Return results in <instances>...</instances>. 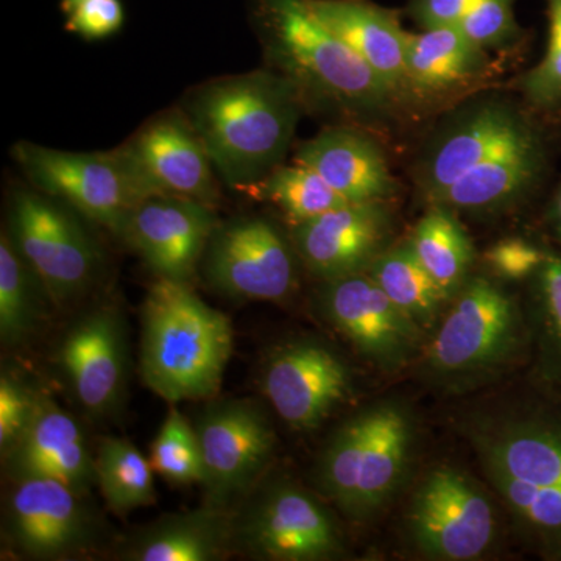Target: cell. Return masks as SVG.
<instances>
[{"instance_id": "1", "label": "cell", "mask_w": 561, "mask_h": 561, "mask_svg": "<svg viewBox=\"0 0 561 561\" xmlns=\"http://www.w3.org/2000/svg\"><path fill=\"white\" fill-rule=\"evenodd\" d=\"M253 18L268 68L295 84L306 110L367 131L381 130L405 113L375 70L302 0H253Z\"/></svg>"}, {"instance_id": "2", "label": "cell", "mask_w": 561, "mask_h": 561, "mask_svg": "<svg viewBox=\"0 0 561 561\" xmlns=\"http://www.w3.org/2000/svg\"><path fill=\"white\" fill-rule=\"evenodd\" d=\"M538 387L537 401L472 420L465 434L523 541L561 560V398Z\"/></svg>"}, {"instance_id": "3", "label": "cell", "mask_w": 561, "mask_h": 561, "mask_svg": "<svg viewBox=\"0 0 561 561\" xmlns=\"http://www.w3.org/2000/svg\"><path fill=\"white\" fill-rule=\"evenodd\" d=\"M183 111L217 175L249 192L283 165L308 110L289 79L264 68L206 81L187 95Z\"/></svg>"}, {"instance_id": "4", "label": "cell", "mask_w": 561, "mask_h": 561, "mask_svg": "<svg viewBox=\"0 0 561 561\" xmlns=\"http://www.w3.org/2000/svg\"><path fill=\"white\" fill-rule=\"evenodd\" d=\"M234 332L191 284L157 278L142 306L140 376L162 400L202 401L220 390Z\"/></svg>"}, {"instance_id": "5", "label": "cell", "mask_w": 561, "mask_h": 561, "mask_svg": "<svg viewBox=\"0 0 561 561\" xmlns=\"http://www.w3.org/2000/svg\"><path fill=\"white\" fill-rule=\"evenodd\" d=\"M416 438L408 405L389 400L362 409L320 453L313 468L317 489L354 522H370L408 479Z\"/></svg>"}, {"instance_id": "6", "label": "cell", "mask_w": 561, "mask_h": 561, "mask_svg": "<svg viewBox=\"0 0 561 561\" xmlns=\"http://www.w3.org/2000/svg\"><path fill=\"white\" fill-rule=\"evenodd\" d=\"M423 348L427 381L445 390L470 389L493 378L530 348L522 306L486 276H472L448 302Z\"/></svg>"}, {"instance_id": "7", "label": "cell", "mask_w": 561, "mask_h": 561, "mask_svg": "<svg viewBox=\"0 0 561 561\" xmlns=\"http://www.w3.org/2000/svg\"><path fill=\"white\" fill-rule=\"evenodd\" d=\"M11 154L35 190L108 228L117 238L131 209L151 195L124 146L110 151H68L20 140Z\"/></svg>"}, {"instance_id": "8", "label": "cell", "mask_w": 561, "mask_h": 561, "mask_svg": "<svg viewBox=\"0 0 561 561\" xmlns=\"http://www.w3.org/2000/svg\"><path fill=\"white\" fill-rule=\"evenodd\" d=\"M537 139V127L508 99H472L446 114L432 130L421 147L413 180L421 195L434 203L472 169Z\"/></svg>"}, {"instance_id": "9", "label": "cell", "mask_w": 561, "mask_h": 561, "mask_svg": "<svg viewBox=\"0 0 561 561\" xmlns=\"http://www.w3.org/2000/svg\"><path fill=\"white\" fill-rule=\"evenodd\" d=\"M72 210L38 190L11 194L7 231L55 305L83 294L101 267L98 245Z\"/></svg>"}, {"instance_id": "10", "label": "cell", "mask_w": 561, "mask_h": 561, "mask_svg": "<svg viewBox=\"0 0 561 561\" xmlns=\"http://www.w3.org/2000/svg\"><path fill=\"white\" fill-rule=\"evenodd\" d=\"M405 523L413 548L431 560L481 559L497 535V515L489 493L470 474L449 465L423 476Z\"/></svg>"}, {"instance_id": "11", "label": "cell", "mask_w": 561, "mask_h": 561, "mask_svg": "<svg viewBox=\"0 0 561 561\" xmlns=\"http://www.w3.org/2000/svg\"><path fill=\"white\" fill-rule=\"evenodd\" d=\"M297 250L264 217L219 224L202 267L214 290L234 300L283 301L298 279Z\"/></svg>"}, {"instance_id": "12", "label": "cell", "mask_w": 561, "mask_h": 561, "mask_svg": "<svg viewBox=\"0 0 561 561\" xmlns=\"http://www.w3.org/2000/svg\"><path fill=\"white\" fill-rule=\"evenodd\" d=\"M238 546L257 559L276 561L331 560L343 553L331 512L286 479L267 483L238 515Z\"/></svg>"}, {"instance_id": "13", "label": "cell", "mask_w": 561, "mask_h": 561, "mask_svg": "<svg viewBox=\"0 0 561 561\" xmlns=\"http://www.w3.org/2000/svg\"><path fill=\"white\" fill-rule=\"evenodd\" d=\"M205 463L206 504L231 508L267 468L276 435L265 412L250 400L214 402L195 424Z\"/></svg>"}, {"instance_id": "14", "label": "cell", "mask_w": 561, "mask_h": 561, "mask_svg": "<svg viewBox=\"0 0 561 561\" xmlns=\"http://www.w3.org/2000/svg\"><path fill=\"white\" fill-rule=\"evenodd\" d=\"M319 306L324 319L379 370H400L420 356L424 332L367 272L323 280Z\"/></svg>"}, {"instance_id": "15", "label": "cell", "mask_w": 561, "mask_h": 561, "mask_svg": "<svg viewBox=\"0 0 561 561\" xmlns=\"http://www.w3.org/2000/svg\"><path fill=\"white\" fill-rule=\"evenodd\" d=\"M262 391L291 430L321 426L353 394V375L328 346L302 341L280 346L262 371Z\"/></svg>"}, {"instance_id": "16", "label": "cell", "mask_w": 561, "mask_h": 561, "mask_svg": "<svg viewBox=\"0 0 561 561\" xmlns=\"http://www.w3.org/2000/svg\"><path fill=\"white\" fill-rule=\"evenodd\" d=\"M216 208L176 195H150L127 217L119 238L157 278L191 284L219 227Z\"/></svg>"}, {"instance_id": "17", "label": "cell", "mask_w": 561, "mask_h": 561, "mask_svg": "<svg viewBox=\"0 0 561 561\" xmlns=\"http://www.w3.org/2000/svg\"><path fill=\"white\" fill-rule=\"evenodd\" d=\"M124 149L151 195H176L216 208V168L183 110L158 114L124 144Z\"/></svg>"}, {"instance_id": "18", "label": "cell", "mask_w": 561, "mask_h": 561, "mask_svg": "<svg viewBox=\"0 0 561 561\" xmlns=\"http://www.w3.org/2000/svg\"><path fill=\"white\" fill-rule=\"evenodd\" d=\"M393 232L387 202L346 203L294 227V247L306 268L328 280L367 272Z\"/></svg>"}, {"instance_id": "19", "label": "cell", "mask_w": 561, "mask_h": 561, "mask_svg": "<svg viewBox=\"0 0 561 561\" xmlns=\"http://www.w3.org/2000/svg\"><path fill=\"white\" fill-rule=\"evenodd\" d=\"M5 507L11 545L31 559H61L81 551L92 535L79 491L50 478L20 479Z\"/></svg>"}, {"instance_id": "20", "label": "cell", "mask_w": 561, "mask_h": 561, "mask_svg": "<svg viewBox=\"0 0 561 561\" xmlns=\"http://www.w3.org/2000/svg\"><path fill=\"white\" fill-rule=\"evenodd\" d=\"M60 362L87 411L103 415L116 408L127 375V341L119 312L103 306L81 317L62 339Z\"/></svg>"}, {"instance_id": "21", "label": "cell", "mask_w": 561, "mask_h": 561, "mask_svg": "<svg viewBox=\"0 0 561 561\" xmlns=\"http://www.w3.org/2000/svg\"><path fill=\"white\" fill-rule=\"evenodd\" d=\"M306 10L367 62L405 111L413 110L408 76L409 33L400 13L368 0H302Z\"/></svg>"}, {"instance_id": "22", "label": "cell", "mask_w": 561, "mask_h": 561, "mask_svg": "<svg viewBox=\"0 0 561 561\" xmlns=\"http://www.w3.org/2000/svg\"><path fill=\"white\" fill-rule=\"evenodd\" d=\"M2 456L14 481L57 479L80 494L95 482V457L79 423L41 394L27 426Z\"/></svg>"}, {"instance_id": "23", "label": "cell", "mask_w": 561, "mask_h": 561, "mask_svg": "<svg viewBox=\"0 0 561 561\" xmlns=\"http://www.w3.org/2000/svg\"><path fill=\"white\" fill-rule=\"evenodd\" d=\"M295 162L319 173L348 203L389 202L398 192L386 151L364 128H327L298 147Z\"/></svg>"}, {"instance_id": "24", "label": "cell", "mask_w": 561, "mask_h": 561, "mask_svg": "<svg viewBox=\"0 0 561 561\" xmlns=\"http://www.w3.org/2000/svg\"><path fill=\"white\" fill-rule=\"evenodd\" d=\"M489 50L459 27L409 33L408 76L413 110L459 101L491 73Z\"/></svg>"}, {"instance_id": "25", "label": "cell", "mask_w": 561, "mask_h": 561, "mask_svg": "<svg viewBox=\"0 0 561 561\" xmlns=\"http://www.w3.org/2000/svg\"><path fill=\"white\" fill-rule=\"evenodd\" d=\"M238 546V513L206 504L165 516L139 531L124 551L131 561H216Z\"/></svg>"}, {"instance_id": "26", "label": "cell", "mask_w": 561, "mask_h": 561, "mask_svg": "<svg viewBox=\"0 0 561 561\" xmlns=\"http://www.w3.org/2000/svg\"><path fill=\"white\" fill-rule=\"evenodd\" d=\"M545 165L541 138L505 151L461 176L431 206L457 213L496 214L511 209L534 190Z\"/></svg>"}, {"instance_id": "27", "label": "cell", "mask_w": 561, "mask_h": 561, "mask_svg": "<svg viewBox=\"0 0 561 561\" xmlns=\"http://www.w3.org/2000/svg\"><path fill=\"white\" fill-rule=\"evenodd\" d=\"M367 273L424 334L435 330L449 298L416 260L409 243L383 251Z\"/></svg>"}, {"instance_id": "28", "label": "cell", "mask_w": 561, "mask_h": 561, "mask_svg": "<svg viewBox=\"0 0 561 561\" xmlns=\"http://www.w3.org/2000/svg\"><path fill=\"white\" fill-rule=\"evenodd\" d=\"M408 243L416 260L451 300L468 279L474 261L470 238L454 210L432 206L416 224Z\"/></svg>"}, {"instance_id": "29", "label": "cell", "mask_w": 561, "mask_h": 561, "mask_svg": "<svg viewBox=\"0 0 561 561\" xmlns=\"http://www.w3.org/2000/svg\"><path fill=\"white\" fill-rule=\"evenodd\" d=\"M531 348L537 356V379L561 398V253L548 250L540 271L530 279Z\"/></svg>"}, {"instance_id": "30", "label": "cell", "mask_w": 561, "mask_h": 561, "mask_svg": "<svg viewBox=\"0 0 561 561\" xmlns=\"http://www.w3.org/2000/svg\"><path fill=\"white\" fill-rule=\"evenodd\" d=\"M95 482L116 515H127L157 502L150 459L124 438H103L99 445Z\"/></svg>"}, {"instance_id": "31", "label": "cell", "mask_w": 561, "mask_h": 561, "mask_svg": "<svg viewBox=\"0 0 561 561\" xmlns=\"http://www.w3.org/2000/svg\"><path fill=\"white\" fill-rule=\"evenodd\" d=\"M38 276L21 256L9 231L0 236V339L5 346L21 345L35 331L41 317ZM47 294V291H46Z\"/></svg>"}, {"instance_id": "32", "label": "cell", "mask_w": 561, "mask_h": 561, "mask_svg": "<svg viewBox=\"0 0 561 561\" xmlns=\"http://www.w3.org/2000/svg\"><path fill=\"white\" fill-rule=\"evenodd\" d=\"M247 194L271 203L294 227L348 203L319 173L297 162L279 165Z\"/></svg>"}, {"instance_id": "33", "label": "cell", "mask_w": 561, "mask_h": 561, "mask_svg": "<svg viewBox=\"0 0 561 561\" xmlns=\"http://www.w3.org/2000/svg\"><path fill=\"white\" fill-rule=\"evenodd\" d=\"M150 463L161 478L179 485H202L205 481V463L197 432L176 409L169 411L157 438L151 443Z\"/></svg>"}, {"instance_id": "34", "label": "cell", "mask_w": 561, "mask_h": 561, "mask_svg": "<svg viewBox=\"0 0 561 561\" xmlns=\"http://www.w3.org/2000/svg\"><path fill=\"white\" fill-rule=\"evenodd\" d=\"M516 0H471L459 28L485 50L511 47L522 36L515 18Z\"/></svg>"}, {"instance_id": "35", "label": "cell", "mask_w": 561, "mask_h": 561, "mask_svg": "<svg viewBox=\"0 0 561 561\" xmlns=\"http://www.w3.org/2000/svg\"><path fill=\"white\" fill-rule=\"evenodd\" d=\"M549 39L542 60L522 79V91L531 105L553 108L561 103V0H546Z\"/></svg>"}, {"instance_id": "36", "label": "cell", "mask_w": 561, "mask_h": 561, "mask_svg": "<svg viewBox=\"0 0 561 561\" xmlns=\"http://www.w3.org/2000/svg\"><path fill=\"white\" fill-rule=\"evenodd\" d=\"M548 250L519 238L502 239L491 245L485 261L494 275L507 280H530L540 271Z\"/></svg>"}, {"instance_id": "37", "label": "cell", "mask_w": 561, "mask_h": 561, "mask_svg": "<svg viewBox=\"0 0 561 561\" xmlns=\"http://www.w3.org/2000/svg\"><path fill=\"white\" fill-rule=\"evenodd\" d=\"M39 394L32 393L10 373L0 378V451L5 453L27 426Z\"/></svg>"}, {"instance_id": "38", "label": "cell", "mask_w": 561, "mask_h": 561, "mask_svg": "<svg viewBox=\"0 0 561 561\" xmlns=\"http://www.w3.org/2000/svg\"><path fill=\"white\" fill-rule=\"evenodd\" d=\"M124 9L121 0H83L68 13L66 28L88 41L105 39L121 31Z\"/></svg>"}, {"instance_id": "39", "label": "cell", "mask_w": 561, "mask_h": 561, "mask_svg": "<svg viewBox=\"0 0 561 561\" xmlns=\"http://www.w3.org/2000/svg\"><path fill=\"white\" fill-rule=\"evenodd\" d=\"M471 0H411L405 14L421 31L435 27H459Z\"/></svg>"}, {"instance_id": "40", "label": "cell", "mask_w": 561, "mask_h": 561, "mask_svg": "<svg viewBox=\"0 0 561 561\" xmlns=\"http://www.w3.org/2000/svg\"><path fill=\"white\" fill-rule=\"evenodd\" d=\"M548 227L552 238L561 249V184L553 195L551 206L548 209Z\"/></svg>"}, {"instance_id": "41", "label": "cell", "mask_w": 561, "mask_h": 561, "mask_svg": "<svg viewBox=\"0 0 561 561\" xmlns=\"http://www.w3.org/2000/svg\"><path fill=\"white\" fill-rule=\"evenodd\" d=\"M81 2H83V0H61V7L65 13L68 14L70 10L76 9Z\"/></svg>"}]
</instances>
